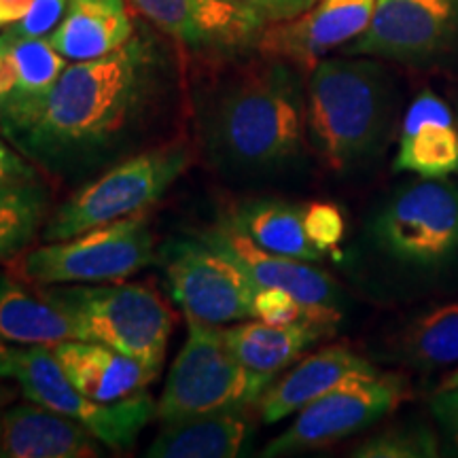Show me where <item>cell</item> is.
Here are the masks:
<instances>
[{
	"label": "cell",
	"instance_id": "cell-24",
	"mask_svg": "<svg viewBox=\"0 0 458 458\" xmlns=\"http://www.w3.org/2000/svg\"><path fill=\"white\" fill-rule=\"evenodd\" d=\"M0 41L9 47L20 72L13 94L0 102V113L21 111L41 100L54 88L60 74L64 72L66 57L57 54L49 38L43 37H13L4 32L0 34Z\"/></svg>",
	"mask_w": 458,
	"mask_h": 458
},
{
	"label": "cell",
	"instance_id": "cell-37",
	"mask_svg": "<svg viewBox=\"0 0 458 458\" xmlns=\"http://www.w3.org/2000/svg\"><path fill=\"white\" fill-rule=\"evenodd\" d=\"M34 0H0V28L13 26L28 13Z\"/></svg>",
	"mask_w": 458,
	"mask_h": 458
},
{
	"label": "cell",
	"instance_id": "cell-13",
	"mask_svg": "<svg viewBox=\"0 0 458 458\" xmlns=\"http://www.w3.org/2000/svg\"><path fill=\"white\" fill-rule=\"evenodd\" d=\"M157 30L208 55L257 49L267 21L233 0H130Z\"/></svg>",
	"mask_w": 458,
	"mask_h": 458
},
{
	"label": "cell",
	"instance_id": "cell-1",
	"mask_svg": "<svg viewBox=\"0 0 458 458\" xmlns=\"http://www.w3.org/2000/svg\"><path fill=\"white\" fill-rule=\"evenodd\" d=\"M159 68L153 41L131 37L111 54L66 66L41 100L0 113V128L21 156L57 174L102 164L140 128Z\"/></svg>",
	"mask_w": 458,
	"mask_h": 458
},
{
	"label": "cell",
	"instance_id": "cell-6",
	"mask_svg": "<svg viewBox=\"0 0 458 458\" xmlns=\"http://www.w3.org/2000/svg\"><path fill=\"white\" fill-rule=\"evenodd\" d=\"M189 164L191 151L185 145L148 148L128 157L68 198L45 223L43 240L57 242L145 213L148 206L165 196Z\"/></svg>",
	"mask_w": 458,
	"mask_h": 458
},
{
	"label": "cell",
	"instance_id": "cell-36",
	"mask_svg": "<svg viewBox=\"0 0 458 458\" xmlns=\"http://www.w3.org/2000/svg\"><path fill=\"white\" fill-rule=\"evenodd\" d=\"M20 81V72H17V64L11 55L7 45L0 41V102L7 98L9 94H13Z\"/></svg>",
	"mask_w": 458,
	"mask_h": 458
},
{
	"label": "cell",
	"instance_id": "cell-19",
	"mask_svg": "<svg viewBox=\"0 0 458 458\" xmlns=\"http://www.w3.org/2000/svg\"><path fill=\"white\" fill-rule=\"evenodd\" d=\"M134 37L125 0H71L49 43L66 60H96Z\"/></svg>",
	"mask_w": 458,
	"mask_h": 458
},
{
	"label": "cell",
	"instance_id": "cell-27",
	"mask_svg": "<svg viewBox=\"0 0 458 458\" xmlns=\"http://www.w3.org/2000/svg\"><path fill=\"white\" fill-rule=\"evenodd\" d=\"M394 170L425 179H445L458 172V128L454 123H425L401 134Z\"/></svg>",
	"mask_w": 458,
	"mask_h": 458
},
{
	"label": "cell",
	"instance_id": "cell-29",
	"mask_svg": "<svg viewBox=\"0 0 458 458\" xmlns=\"http://www.w3.org/2000/svg\"><path fill=\"white\" fill-rule=\"evenodd\" d=\"M253 312L257 318L267 325H293L301 318H312L318 320V323L335 325L334 320L310 310L300 300H295L293 295L286 293L283 289H276V286H257Z\"/></svg>",
	"mask_w": 458,
	"mask_h": 458
},
{
	"label": "cell",
	"instance_id": "cell-33",
	"mask_svg": "<svg viewBox=\"0 0 458 458\" xmlns=\"http://www.w3.org/2000/svg\"><path fill=\"white\" fill-rule=\"evenodd\" d=\"M233 3L250 9L267 24H276V21L293 20V17L306 13L318 0H233Z\"/></svg>",
	"mask_w": 458,
	"mask_h": 458
},
{
	"label": "cell",
	"instance_id": "cell-2",
	"mask_svg": "<svg viewBox=\"0 0 458 458\" xmlns=\"http://www.w3.org/2000/svg\"><path fill=\"white\" fill-rule=\"evenodd\" d=\"M199 125L210 162L227 174H257L289 162L306 130L295 66L261 55L223 74L204 102Z\"/></svg>",
	"mask_w": 458,
	"mask_h": 458
},
{
	"label": "cell",
	"instance_id": "cell-10",
	"mask_svg": "<svg viewBox=\"0 0 458 458\" xmlns=\"http://www.w3.org/2000/svg\"><path fill=\"white\" fill-rule=\"evenodd\" d=\"M374 236L401 263H444L458 250V185L422 176L399 189L377 215Z\"/></svg>",
	"mask_w": 458,
	"mask_h": 458
},
{
	"label": "cell",
	"instance_id": "cell-26",
	"mask_svg": "<svg viewBox=\"0 0 458 458\" xmlns=\"http://www.w3.org/2000/svg\"><path fill=\"white\" fill-rule=\"evenodd\" d=\"M401 354L411 368L439 369L458 363V303L422 314L405 331Z\"/></svg>",
	"mask_w": 458,
	"mask_h": 458
},
{
	"label": "cell",
	"instance_id": "cell-9",
	"mask_svg": "<svg viewBox=\"0 0 458 458\" xmlns=\"http://www.w3.org/2000/svg\"><path fill=\"white\" fill-rule=\"evenodd\" d=\"M170 293L189 317L225 325L255 317V280L225 250L191 240H170L162 250Z\"/></svg>",
	"mask_w": 458,
	"mask_h": 458
},
{
	"label": "cell",
	"instance_id": "cell-40",
	"mask_svg": "<svg viewBox=\"0 0 458 458\" xmlns=\"http://www.w3.org/2000/svg\"><path fill=\"white\" fill-rule=\"evenodd\" d=\"M0 444H3V418H0Z\"/></svg>",
	"mask_w": 458,
	"mask_h": 458
},
{
	"label": "cell",
	"instance_id": "cell-12",
	"mask_svg": "<svg viewBox=\"0 0 458 458\" xmlns=\"http://www.w3.org/2000/svg\"><path fill=\"white\" fill-rule=\"evenodd\" d=\"M458 34V0H376L369 26L344 45V55L422 64Z\"/></svg>",
	"mask_w": 458,
	"mask_h": 458
},
{
	"label": "cell",
	"instance_id": "cell-3",
	"mask_svg": "<svg viewBox=\"0 0 458 458\" xmlns=\"http://www.w3.org/2000/svg\"><path fill=\"white\" fill-rule=\"evenodd\" d=\"M391 117L385 68L374 60H320L308 81L306 130L331 170H348L380 147Z\"/></svg>",
	"mask_w": 458,
	"mask_h": 458
},
{
	"label": "cell",
	"instance_id": "cell-22",
	"mask_svg": "<svg viewBox=\"0 0 458 458\" xmlns=\"http://www.w3.org/2000/svg\"><path fill=\"white\" fill-rule=\"evenodd\" d=\"M250 425L238 411L164 422L148 445V458H233L244 450Z\"/></svg>",
	"mask_w": 458,
	"mask_h": 458
},
{
	"label": "cell",
	"instance_id": "cell-39",
	"mask_svg": "<svg viewBox=\"0 0 458 458\" xmlns=\"http://www.w3.org/2000/svg\"><path fill=\"white\" fill-rule=\"evenodd\" d=\"M458 386V369L452 371V374L445 377L442 382V386H439V391H444V388H456Z\"/></svg>",
	"mask_w": 458,
	"mask_h": 458
},
{
	"label": "cell",
	"instance_id": "cell-4",
	"mask_svg": "<svg viewBox=\"0 0 458 458\" xmlns=\"http://www.w3.org/2000/svg\"><path fill=\"white\" fill-rule=\"evenodd\" d=\"M187 320V340L165 377L157 416L164 422L181 418L225 414L257 403L274 382L240 363L229 351L223 329L196 317Z\"/></svg>",
	"mask_w": 458,
	"mask_h": 458
},
{
	"label": "cell",
	"instance_id": "cell-11",
	"mask_svg": "<svg viewBox=\"0 0 458 458\" xmlns=\"http://www.w3.org/2000/svg\"><path fill=\"white\" fill-rule=\"evenodd\" d=\"M403 377L393 374H357L331 388L306 408L283 435L274 437L263 456H286L331 445L363 431L403 401Z\"/></svg>",
	"mask_w": 458,
	"mask_h": 458
},
{
	"label": "cell",
	"instance_id": "cell-30",
	"mask_svg": "<svg viewBox=\"0 0 458 458\" xmlns=\"http://www.w3.org/2000/svg\"><path fill=\"white\" fill-rule=\"evenodd\" d=\"M303 227H306L308 238L325 253L342 242L346 221L335 204L314 202L303 210Z\"/></svg>",
	"mask_w": 458,
	"mask_h": 458
},
{
	"label": "cell",
	"instance_id": "cell-21",
	"mask_svg": "<svg viewBox=\"0 0 458 458\" xmlns=\"http://www.w3.org/2000/svg\"><path fill=\"white\" fill-rule=\"evenodd\" d=\"M334 334V325L301 318L293 325H267L263 320L223 329L229 351L240 363L259 374L276 376L295 363L312 344Z\"/></svg>",
	"mask_w": 458,
	"mask_h": 458
},
{
	"label": "cell",
	"instance_id": "cell-35",
	"mask_svg": "<svg viewBox=\"0 0 458 458\" xmlns=\"http://www.w3.org/2000/svg\"><path fill=\"white\" fill-rule=\"evenodd\" d=\"M26 179H37V170L26 162L20 151L0 140V185Z\"/></svg>",
	"mask_w": 458,
	"mask_h": 458
},
{
	"label": "cell",
	"instance_id": "cell-38",
	"mask_svg": "<svg viewBox=\"0 0 458 458\" xmlns=\"http://www.w3.org/2000/svg\"><path fill=\"white\" fill-rule=\"evenodd\" d=\"M15 376V348H9L7 342L0 340V377Z\"/></svg>",
	"mask_w": 458,
	"mask_h": 458
},
{
	"label": "cell",
	"instance_id": "cell-34",
	"mask_svg": "<svg viewBox=\"0 0 458 458\" xmlns=\"http://www.w3.org/2000/svg\"><path fill=\"white\" fill-rule=\"evenodd\" d=\"M431 411L435 420L442 425L458 444V386L444 388L431 399Z\"/></svg>",
	"mask_w": 458,
	"mask_h": 458
},
{
	"label": "cell",
	"instance_id": "cell-31",
	"mask_svg": "<svg viewBox=\"0 0 458 458\" xmlns=\"http://www.w3.org/2000/svg\"><path fill=\"white\" fill-rule=\"evenodd\" d=\"M71 0H34L28 13L13 26L9 34L13 37H47L57 28L64 17Z\"/></svg>",
	"mask_w": 458,
	"mask_h": 458
},
{
	"label": "cell",
	"instance_id": "cell-15",
	"mask_svg": "<svg viewBox=\"0 0 458 458\" xmlns=\"http://www.w3.org/2000/svg\"><path fill=\"white\" fill-rule=\"evenodd\" d=\"M196 236L233 257L257 286H276L334 323L340 320V310H337V303L342 301L340 289L327 272L303 259L261 249L225 219L219 225L196 232Z\"/></svg>",
	"mask_w": 458,
	"mask_h": 458
},
{
	"label": "cell",
	"instance_id": "cell-7",
	"mask_svg": "<svg viewBox=\"0 0 458 458\" xmlns=\"http://www.w3.org/2000/svg\"><path fill=\"white\" fill-rule=\"evenodd\" d=\"M156 261L147 216L139 213L21 255L15 274L37 284L117 283Z\"/></svg>",
	"mask_w": 458,
	"mask_h": 458
},
{
	"label": "cell",
	"instance_id": "cell-18",
	"mask_svg": "<svg viewBox=\"0 0 458 458\" xmlns=\"http://www.w3.org/2000/svg\"><path fill=\"white\" fill-rule=\"evenodd\" d=\"M374 365L344 346H329L301 359L284 377L267 386L259 399L263 420L280 422L306 408L331 388L357 374H371Z\"/></svg>",
	"mask_w": 458,
	"mask_h": 458
},
{
	"label": "cell",
	"instance_id": "cell-25",
	"mask_svg": "<svg viewBox=\"0 0 458 458\" xmlns=\"http://www.w3.org/2000/svg\"><path fill=\"white\" fill-rule=\"evenodd\" d=\"M49 210V191L38 179L0 185V263L24 253Z\"/></svg>",
	"mask_w": 458,
	"mask_h": 458
},
{
	"label": "cell",
	"instance_id": "cell-14",
	"mask_svg": "<svg viewBox=\"0 0 458 458\" xmlns=\"http://www.w3.org/2000/svg\"><path fill=\"white\" fill-rule=\"evenodd\" d=\"M374 7L376 0H320L293 20L267 24L257 51L312 72L320 57L354 41L369 26Z\"/></svg>",
	"mask_w": 458,
	"mask_h": 458
},
{
	"label": "cell",
	"instance_id": "cell-17",
	"mask_svg": "<svg viewBox=\"0 0 458 458\" xmlns=\"http://www.w3.org/2000/svg\"><path fill=\"white\" fill-rule=\"evenodd\" d=\"M100 442L83 425L38 403L15 405L3 416L0 454L13 458H91Z\"/></svg>",
	"mask_w": 458,
	"mask_h": 458
},
{
	"label": "cell",
	"instance_id": "cell-28",
	"mask_svg": "<svg viewBox=\"0 0 458 458\" xmlns=\"http://www.w3.org/2000/svg\"><path fill=\"white\" fill-rule=\"evenodd\" d=\"M437 454V437L427 427L391 428L374 435L354 450L359 458H433Z\"/></svg>",
	"mask_w": 458,
	"mask_h": 458
},
{
	"label": "cell",
	"instance_id": "cell-32",
	"mask_svg": "<svg viewBox=\"0 0 458 458\" xmlns=\"http://www.w3.org/2000/svg\"><path fill=\"white\" fill-rule=\"evenodd\" d=\"M431 122L454 123V117H452V111L442 98H437V96L431 94V91H425V94L418 96V98L411 102V106L408 108L401 134H405V131H414L420 128V125L431 123Z\"/></svg>",
	"mask_w": 458,
	"mask_h": 458
},
{
	"label": "cell",
	"instance_id": "cell-23",
	"mask_svg": "<svg viewBox=\"0 0 458 458\" xmlns=\"http://www.w3.org/2000/svg\"><path fill=\"white\" fill-rule=\"evenodd\" d=\"M257 246L303 261L323 259V250L308 238L303 210L280 199H253L238 206L225 219Z\"/></svg>",
	"mask_w": 458,
	"mask_h": 458
},
{
	"label": "cell",
	"instance_id": "cell-16",
	"mask_svg": "<svg viewBox=\"0 0 458 458\" xmlns=\"http://www.w3.org/2000/svg\"><path fill=\"white\" fill-rule=\"evenodd\" d=\"M71 385L98 403H117L142 394L157 374L140 360L89 340H64L51 346Z\"/></svg>",
	"mask_w": 458,
	"mask_h": 458
},
{
	"label": "cell",
	"instance_id": "cell-8",
	"mask_svg": "<svg viewBox=\"0 0 458 458\" xmlns=\"http://www.w3.org/2000/svg\"><path fill=\"white\" fill-rule=\"evenodd\" d=\"M13 377L28 401L72 418L113 450L131 448L157 414V405L145 393L117 403H98L85 397L71 385L51 346L15 348Z\"/></svg>",
	"mask_w": 458,
	"mask_h": 458
},
{
	"label": "cell",
	"instance_id": "cell-5",
	"mask_svg": "<svg viewBox=\"0 0 458 458\" xmlns=\"http://www.w3.org/2000/svg\"><path fill=\"white\" fill-rule=\"evenodd\" d=\"M41 291L79 325L83 340L111 346L159 374L174 317L151 286L79 284Z\"/></svg>",
	"mask_w": 458,
	"mask_h": 458
},
{
	"label": "cell",
	"instance_id": "cell-20",
	"mask_svg": "<svg viewBox=\"0 0 458 458\" xmlns=\"http://www.w3.org/2000/svg\"><path fill=\"white\" fill-rule=\"evenodd\" d=\"M0 340L15 346H55L83 335L41 289L30 291L9 274H0Z\"/></svg>",
	"mask_w": 458,
	"mask_h": 458
}]
</instances>
